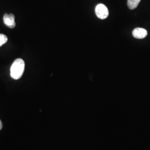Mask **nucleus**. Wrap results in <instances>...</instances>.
Here are the masks:
<instances>
[{"label": "nucleus", "instance_id": "obj_1", "mask_svg": "<svg viewBox=\"0 0 150 150\" xmlns=\"http://www.w3.org/2000/svg\"><path fill=\"white\" fill-rule=\"evenodd\" d=\"M25 62L21 59H16L11 67V77L15 80H18L22 77L25 70Z\"/></svg>", "mask_w": 150, "mask_h": 150}, {"label": "nucleus", "instance_id": "obj_2", "mask_svg": "<svg viewBox=\"0 0 150 150\" xmlns=\"http://www.w3.org/2000/svg\"><path fill=\"white\" fill-rule=\"evenodd\" d=\"M95 13L97 17L102 20L106 18L109 15L107 7L102 4L97 5L95 8Z\"/></svg>", "mask_w": 150, "mask_h": 150}, {"label": "nucleus", "instance_id": "obj_3", "mask_svg": "<svg viewBox=\"0 0 150 150\" xmlns=\"http://www.w3.org/2000/svg\"><path fill=\"white\" fill-rule=\"evenodd\" d=\"M4 22L7 26L11 28H14L16 26V23L15 21V16L13 14H5L4 16Z\"/></svg>", "mask_w": 150, "mask_h": 150}, {"label": "nucleus", "instance_id": "obj_4", "mask_svg": "<svg viewBox=\"0 0 150 150\" xmlns=\"http://www.w3.org/2000/svg\"><path fill=\"white\" fill-rule=\"evenodd\" d=\"M132 35L136 38L142 39L147 35V31L142 28H136L133 30Z\"/></svg>", "mask_w": 150, "mask_h": 150}, {"label": "nucleus", "instance_id": "obj_5", "mask_svg": "<svg viewBox=\"0 0 150 150\" xmlns=\"http://www.w3.org/2000/svg\"><path fill=\"white\" fill-rule=\"evenodd\" d=\"M141 0H127V6L130 10H134L139 5Z\"/></svg>", "mask_w": 150, "mask_h": 150}, {"label": "nucleus", "instance_id": "obj_6", "mask_svg": "<svg viewBox=\"0 0 150 150\" xmlns=\"http://www.w3.org/2000/svg\"><path fill=\"white\" fill-rule=\"evenodd\" d=\"M8 40L7 37L4 35V34H0V47L2 46L3 45L5 44Z\"/></svg>", "mask_w": 150, "mask_h": 150}, {"label": "nucleus", "instance_id": "obj_7", "mask_svg": "<svg viewBox=\"0 0 150 150\" xmlns=\"http://www.w3.org/2000/svg\"><path fill=\"white\" fill-rule=\"evenodd\" d=\"M2 123L1 121L0 120V130L2 129Z\"/></svg>", "mask_w": 150, "mask_h": 150}]
</instances>
